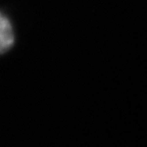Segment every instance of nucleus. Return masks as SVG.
<instances>
[{
    "label": "nucleus",
    "mask_w": 147,
    "mask_h": 147,
    "mask_svg": "<svg viewBox=\"0 0 147 147\" xmlns=\"http://www.w3.org/2000/svg\"><path fill=\"white\" fill-rule=\"evenodd\" d=\"M14 42L12 27L6 16L0 12V53L8 50Z\"/></svg>",
    "instance_id": "obj_1"
}]
</instances>
